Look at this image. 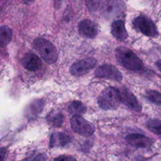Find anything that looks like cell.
<instances>
[{
    "instance_id": "603a6c76",
    "label": "cell",
    "mask_w": 161,
    "mask_h": 161,
    "mask_svg": "<svg viewBox=\"0 0 161 161\" xmlns=\"http://www.w3.org/2000/svg\"><path fill=\"white\" fill-rule=\"evenodd\" d=\"M53 161H77V160L73 156L63 155L54 158Z\"/></svg>"
},
{
    "instance_id": "44dd1931",
    "label": "cell",
    "mask_w": 161,
    "mask_h": 161,
    "mask_svg": "<svg viewBox=\"0 0 161 161\" xmlns=\"http://www.w3.org/2000/svg\"><path fill=\"white\" fill-rule=\"evenodd\" d=\"M86 4L89 11L96 12L101 8L103 0H85Z\"/></svg>"
},
{
    "instance_id": "ba28073f",
    "label": "cell",
    "mask_w": 161,
    "mask_h": 161,
    "mask_svg": "<svg viewBox=\"0 0 161 161\" xmlns=\"http://www.w3.org/2000/svg\"><path fill=\"white\" fill-rule=\"evenodd\" d=\"M97 60L92 57L81 59L73 64L70 67V72L75 76H81L91 70L93 69L97 65Z\"/></svg>"
},
{
    "instance_id": "9c48e42d",
    "label": "cell",
    "mask_w": 161,
    "mask_h": 161,
    "mask_svg": "<svg viewBox=\"0 0 161 161\" xmlns=\"http://www.w3.org/2000/svg\"><path fill=\"white\" fill-rule=\"evenodd\" d=\"M118 90L121 103L135 111H140L142 110V105L130 90L125 87L118 89Z\"/></svg>"
},
{
    "instance_id": "7402d4cb",
    "label": "cell",
    "mask_w": 161,
    "mask_h": 161,
    "mask_svg": "<svg viewBox=\"0 0 161 161\" xmlns=\"http://www.w3.org/2000/svg\"><path fill=\"white\" fill-rule=\"evenodd\" d=\"M47 156L43 153H38L23 159L22 161H45Z\"/></svg>"
},
{
    "instance_id": "7c38bea8",
    "label": "cell",
    "mask_w": 161,
    "mask_h": 161,
    "mask_svg": "<svg viewBox=\"0 0 161 161\" xmlns=\"http://www.w3.org/2000/svg\"><path fill=\"white\" fill-rule=\"evenodd\" d=\"M111 32L113 36L119 41H124L128 36L125 22L122 19H116L112 23Z\"/></svg>"
},
{
    "instance_id": "5b68a950",
    "label": "cell",
    "mask_w": 161,
    "mask_h": 161,
    "mask_svg": "<svg viewBox=\"0 0 161 161\" xmlns=\"http://www.w3.org/2000/svg\"><path fill=\"white\" fill-rule=\"evenodd\" d=\"M71 128L77 134L83 136H89L95 131V126L81 115L74 114L70 120Z\"/></svg>"
},
{
    "instance_id": "2e32d148",
    "label": "cell",
    "mask_w": 161,
    "mask_h": 161,
    "mask_svg": "<svg viewBox=\"0 0 161 161\" xmlns=\"http://www.w3.org/2000/svg\"><path fill=\"white\" fill-rule=\"evenodd\" d=\"M47 121L50 126L60 127L64 123V117L60 112L58 111H53L47 115Z\"/></svg>"
},
{
    "instance_id": "ffe728a7",
    "label": "cell",
    "mask_w": 161,
    "mask_h": 161,
    "mask_svg": "<svg viewBox=\"0 0 161 161\" xmlns=\"http://www.w3.org/2000/svg\"><path fill=\"white\" fill-rule=\"evenodd\" d=\"M147 98L158 105H161V93L155 90H149L146 92Z\"/></svg>"
},
{
    "instance_id": "7a4b0ae2",
    "label": "cell",
    "mask_w": 161,
    "mask_h": 161,
    "mask_svg": "<svg viewBox=\"0 0 161 161\" xmlns=\"http://www.w3.org/2000/svg\"><path fill=\"white\" fill-rule=\"evenodd\" d=\"M33 45L35 50L47 64H52L57 62L58 58L57 50L54 45L49 40L37 38L34 40Z\"/></svg>"
},
{
    "instance_id": "cb8c5ba5",
    "label": "cell",
    "mask_w": 161,
    "mask_h": 161,
    "mask_svg": "<svg viewBox=\"0 0 161 161\" xmlns=\"http://www.w3.org/2000/svg\"><path fill=\"white\" fill-rule=\"evenodd\" d=\"M7 154V149L6 148H0V161H4V159Z\"/></svg>"
},
{
    "instance_id": "ac0fdd59",
    "label": "cell",
    "mask_w": 161,
    "mask_h": 161,
    "mask_svg": "<svg viewBox=\"0 0 161 161\" xmlns=\"http://www.w3.org/2000/svg\"><path fill=\"white\" fill-rule=\"evenodd\" d=\"M146 127L154 134L161 135V120L157 119H148L146 123Z\"/></svg>"
},
{
    "instance_id": "30bf717a",
    "label": "cell",
    "mask_w": 161,
    "mask_h": 161,
    "mask_svg": "<svg viewBox=\"0 0 161 161\" xmlns=\"http://www.w3.org/2000/svg\"><path fill=\"white\" fill-rule=\"evenodd\" d=\"M78 31L81 36L89 38H93L98 33V27L91 19H83L78 24Z\"/></svg>"
},
{
    "instance_id": "8992f818",
    "label": "cell",
    "mask_w": 161,
    "mask_h": 161,
    "mask_svg": "<svg viewBox=\"0 0 161 161\" xmlns=\"http://www.w3.org/2000/svg\"><path fill=\"white\" fill-rule=\"evenodd\" d=\"M126 10V5L123 0H106L101 6L102 15L110 19L122 15Z\"/></svg>"
},
{
    "instance_id": "5bb4252c",
    "label": "cell",
    "mask_w": 161,
    "mask_h": 161,
    "mask_svg": "<svg viewBox=\"0 0 161 161\" xmlns=\"http://www.w3.org/2000/svg\"><path fill=\"white\" fill-rule=\"evenodd\" d=\"M70 142V137L65 133L56 132L51 135L50 138V147H64Z\"/></svg>"
},
{
    "instance_id": "52a82bcc",
    "label": "cell",
    "mask_w": 161,
    "mask_h": 161,
    "mask_svg": "<svg viewBox=\"0 0 161 161\" xmlns=\"http://www.w3.org/2000/svg\"><path fill=\"white\" fill-rule=\"evenodd\" d=\"M94 76L116 81H121L123 79L121 72L114 65L108 64L99 66L94 71Z\"/></svg>"
},
{
    "instance_id": "277c9868",
    "label": "cell",
    "mask_w": 161,
    "mask_h": 161,
    "mask_svg": "<svg viewBox=\"0 0 161 161\" xmlns=\"http://www.w3.org/2000/svg\"><path fill=\"white\" fill-rule=\"evenodd\" d=\"M133 25L138 31L149 37H156L158 35L154 22L145 15L140 14L133 21Z\"/></svg>"
},
{
    "instance_id": "d6986e66",
    "label": "cell",
    "mask_w": 161,
    "mask_h": 161,
    "mask_svg": "<svg viewBox=\"0 0 161 161\" xmlns=\"http://www.w3.org/2000/svg\"><path fill=\"white\" fill-rule=\"evenodd\" d=\"M43 107V103L42 101H35L34 103H31L29 106L28 110V115L30 116H35L40 113Z\"/></svg>"
},
{
    "instance_id": "484cf974",
    "label": "cell",
    "mask_w": 161,
    "mask_h": 161,
    "mask_svg": "<svg viewBox=\"0 0 161 161\" xmlns=\"http://www.w3.org/2000/svg\"><path fill=\"white\" fill-rule=\"evenodd\" d=\"M23 3L26 4H32L35 1V0H23Z\"/></svg>"
},
{
    "instance_id": "e0dca14e",
    "label": "cell",
    "mask_w": 161,
    "mask_h": 161,
    "mask_svg": "<svg viewBox=\"0 0 161 161\" xmlns=\"http://www.w3.org/2000/svg\"><path fill=\"white\" fill-rule=\"evenodd\" d=\"M67 110L72 114L81 115L87 111V108L83 103L80 101H73L67 106Z\"/></svg>"
},
{
    "instance_id": "d4e9b609",
    "label": "cell",
    "mask_w": 161,
    "mask_h": 161,
    "mask_svg": "<svg viewBox=\"0 0 161 161\" xmlns=\"http://www.w3.org/2000/svg\"><path fill=\"white\" fill-rule=\"evenodd\" d=\"M156 67L158 68V69L161 72V59L157 60L155 63Z\"/></svg>"
},
{
    "instance_id": "9a60e30c",
    "label": "cell",
    "mask_w": 161,
    "mask_h": 161,
    "mask_svg": "<svg viewBox=\"0 0 161 161\" xmlns=\"http://www.w3.org/2000/svg\"><path fill=\"white\" fill-rule=\"evenodd\" d=\"M13 38V31L7 25L0 26V47L8 45Z\"/></svg>"
},
{
    "instance_id": "8fae6325",
    "label": "cell",
    "mask_w": 161,
    "mask_h": 161,
    "mask_svg": "<svg viewBox=\"0 0 161 161\" xmlns=\"http://www.w3.org/2000/svg\"><path fill=\"white\" fill-rule=\"evenodd\" d=\"M125 141L130 145L137 148H147L151 145V140L148 137L138 133L126 135Z\"/></svg>"
},
{
    "instance_id": "6da1fadb",
    "label": "cell",
    "mask_w": 161,
    "mask_h": 161,
    "mask_svg": "<svg viewBox=\"0 0 161 161\" xmlns=\"http://www.w3.org/2000/svg\"><path fill=\"white\" fill-rule=\"evenodd\" d=\"M115 55L118 62L128 70L139 71L143 68L142 61L132 50L127 47L123 46L117 47L115 50Z\"/></svg>"
},
{
    "instance_id": "4fadbf2b",
    "label": "cell",
    "mask_w": 161,
    "mask_h": 161,
    "mask_svg": "<svg viewBox=\"0 0 161 161\" xmlns=\"http://www.w3.org/2000/svg\"><path fill=\"white\" fill-rule=\"evenodd\" d=\"M21 64L25 68L31 71H36L42 65L40 58L33 53L25 54L21 59Z\"/></svg>"
},
{
    "instance_id": "3957f363",
    "label": "cell",
    "mask_w": 161,
    "mask_h": 161,
    "mask_svg": "<svg viewBox=\"0 0 161 161\" xmlns=\"http://www.w3.org/2000/svg\"><path fill=\"white\" fill-rule=\"evenodd\" d=\"M121 103L118 89L107 87L103 89L97 98V104L104 110H114L118 108Z\"/></svg>"
}]
</instances>
